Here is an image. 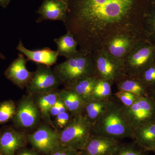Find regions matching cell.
I'll return each mask as SVG.
<instances>
[{
  "mask_svg": "<svg viewBox=\"0 0 155 155\" xmlns=\"http://www.w3.org/2000/svg\"><path fill=\"white\" fill-rule=\"evenodd\" d=\"M91 134L120 140L133 138L134 130L122 104L111 97L107 110L93 126Z\"/></svg>",
  "mask_w": 155,
  "mask_h": 155,
  "instance_id": "obj_1",
  "label": "cell"
},
{
  "mask_svg": "<svg viewBox=\"0 0 155 155\" xmlns=\"http://www.w3.org/2000/svg\"><path fill=\"white\" fill-rule=\"evenodd\" d=\"M53 69L64 85L83 78L96 76L92 54L80 49Z\"/></svg>",
  "mask_w": 155,
  "mask_h": 155,
  "instance_id": "obj_2",
  "label": "cell"
},
{
  "mask_svg": "<svg viewBox=\"0 0 155 155\" xmlns=\"http://www.w3.org/2000/svg\"><path fill=\"white\" fill-rule=\"evenodd\" d=\"M155 60V45L146 39L139 41L123 59L125 73L139 77L154 63Z\"/></svg>",
  "mask_w": 155,
  "mask_h": 155,
  "instance_id": "obj_3",
  "label": "cell"
},
{
  "mask_svg": "<svg viewBox=\"0 0 155 155\" xmlns=\"http://www.w3.org/2000/svg\"><path fill=\"white\" fill-rule=\"evenodd\" d=\"M93 126L83 114L74 116L67 127L58 131L61 145L75 150L82 149L91 135Z\"/></svg>",
  "mask_w": 155,
  "mask_h": 155,
  "instance_id": "obj_4",
  "label": "cell"
},
{
  "mask_svg": "<svg viewBox=\"0 0 155 155\" xmlns=\"http://www.w3.org/2000/svg\"><path fill=\"white\" fill-rule=\"evenodd\" d=\"M95 75L99 79L116 84L125 75L123 60L115 58L101 49L92 54Z\"/></svg>",
  "mask_w": 155,
  "mask_h": 155,
  "instance_id": "obj_5",
  "label": "cell"
},
{
  "mask_svg": "<svg viewBox=\"0 0 155 155\" xmlns=\"http://www.w3.org/2000/svg\"><path fill=\"white\" fill-rule=\"evenodd\" d=\"M62 81L51 67L37 64L33 77L26 87L28 94L35 96L56 90Z\"/></svg>",
  "mask_w": 155,
  "mask_h": 155,
  "instance_id": "obj_6",
  "label": "cell"
},
{
  "mask_svg": "<svg viewBox=\"0 0 155 155\" xmlns=\"http://www.w3.org/2000/svg\"><path fill=\"white\" fill-rule=\"evenodd\" d=\"M124 107L134 130L155 122V104L150 96L139 98L129 107Z\"/></svg>",
  "mask_w": 155,
  "mask_h": 155,
  "instance_id": "obj_7",
  "label": "cell"
},
{
  "mask_svg": "<svg viewBox=\"0 0 155 155\" xmlns=\"http://www.w3.org/2000/svg\"><path fill=\"white\" fill-rule=\"evenodd\" d=\"M27 137L32 148L42 155H51L62 146L58 131L49 125H41Z\"/></svg>",
  "mask_w": 155,
  "mask_h": 155,
  "instance_id": "obj_8",
  "label": "cell"
},
{
  "mask_svg": "<svg viewBox=\"0 0 155 155\" xmlns=\"http://www.w3.org/2000/svg\"><path fill=\"white\" fill-rule=\"evenodd\" d=\"M34 96L28 95L22 98L17 108L13 118L14 124L23 129H31L38 125L41 114Z\"/></svg>",
  "mask_w": 155,
  "mask_h": 155,
  "instance_id": "obj_9",
  "label": "cell"
},
{
  "mask_svg": "<svg viewBox=\"0 0 155 155\" xmlns=\"http://www.w3.org/2000/svg\"><path fill=\"white\" fill-rule=\"evenodd\" d=\"M145 39L142 35L121 34L110 39L102 49L115 58L123 60L137 42Z\"/></svg>",
  "mask_w": 155,
  "mask_h": 155,
  "instance_id": "obj_10",
  "label": "cell"
},
{
  "mask_svg": "<svg viewBox=\"0 0 155 155\" xmlns=\"http://www.w3.org/2000/svg\"><path fill=\"white\" fill-rule=\"evenodd\" d=\"M119 140L91 134L81 155H114L121 144Z\"/></svg>",
  "mask_w": 155,
  "mask_h": 155,
  "instance_id": "obj_11",
  "label": "cell"
},
{
  "mask_svg": "<svg viewBox=\"0 0 155 155\" xmlns=\"http://www.w3.org/2000/svg\"><path fill=\"white\" fill-rule=\"evenodd\" d=\"M24 55L20 53L5 71L6 77L19 88L26 87L33 76L34 72L28 71L27 62Z\"/></svg>",
  "mask_w": 155,
  "mask_h": 155,
  "instance_id": "obj_12",
  "label": "cell"
},
{
  "mask_svg": "<svg viewBox=\"0 0 155 155\" xmlns=\"http://www.w3.org/2000/svg\"><path fill=\"white\" fill-rule=\"evenodd\" d=\"M67 11L68 6L66 2L61 0H44L37 11L39 17L36 22L40 23L50 20L64 22L67 17Z\"/></svg>",
  "mask_w": 155,
  "mask_h": 155,
  "instance_id": "obj_13",
  "label": "cell"
},
{
  "mask_svg": "<svg viewBox=\"0 0 155 155\" xmlns=\"http://www.w3.org/2000/svg\"><path fill=\"white\" fill-rule=\"evenodd\" d=\"M28 142L23 132L10 129L0 136V151L4 155H15L19 150L25 147Z\"/></svg>",
  "mask_w": 155,
  "mask_h": 155,
  "instance_id": "obj_14",
  "label": "cell"
},
{
  "mask_svg": "<svg viewBox=\"0 0 155 155\" xmlns=\"http://www.w3.org/2000/svg\"><path fill=\"white\" fill-rule=\"evenodd\" d=\"M16 49L26 56L27 61H32L37 64H43L48 67L55 64L59 56L57 51H53L49 48L36 50L28 49L23 45L21 40L19 41Z\"/></svg>",
  "mask_w": 155,
  "mask_h": 155,
  "instance_id": "obj_15",
  "label": "cell"
},
{
  "mask_svg": "<svg viewBox=\"0 0 155 155\" xmlns=\"http://www.w3.org/2000/svg\"><path fill=\"white\" fill-rule=\"evenodd\" d=\"M98 78L89 76L81 78L72 83L64 85L65 89L75 92L85 103L92 101L94 88Z\"/></svg>",
  "mask_w": 155,
  "mask_h": 155,
  "instance_id": "obj_16",
  "label": "cell"
},
{
  "mask_svg": "<svg viewBox=\"0 0 155 155\" xmlns=\"http://www.w3.org/2000/svg\"><path fill=\"white\" fill-rule=\"evenodd\" d=\"M119 91H124L133 93L138 97H149L148 88L139 78L126 74L116 82Z\"/></svg>",
  "mask_w": 155,
  "mask_h": 155,
  "instance_id": "obj_17",
  "label": "cell"
},
{
  "mask_svg": "<svg viewBox=\"0 0 155 155\" xmlns=\"http://www.w3.org/2000/svg\"><path fill=\"white\" fill-rule=\"evenodd\" d=\"M58 95L67 110L73 116L82 114L86 103L77 94L64 88L58 91Z\"/></svg>",
  "mask_w": 155,
  "mask_h": 155,
  "instance_id": "obj_18",
  "label": "cell"
},
{
  "mask_svg": "<svg viewBox=\"0 0 155 155\" xmlns=\"http://www.w3.org/2000/svg\"><path fill=\"white\" fill-rule=\"evenodd\" d=\"M132 139L140 147L150 151L155 141V122L134 130Z\"/></svg>",
  "mask_w": 155,
  "mask_h": 155,
  "instance_id": "obj_19",
  "label": "cell"
},
{
  "mask_svg": "<svg viewBox=\"0 0 155 155\" xmlns=\"http://www.w3.org/2000/svg\"><path fill=\"white\" fill-rule=\"evenodd\" d=\"M58 91L56 90L50 92L35 95L37 96L36 102L39 109L41 117L48 123V125L54 128L53 122L51 119L50 110L58 99Z\"/></svg>",
  "mask_w": 155,
  "mask_h": 155,
  "instance_id": "obj_20",
  "label": "cell"
},
{
  "mask_svg": "<svg viewBox=\"0 0 155 155\" xmlns=\"http://www.w3.org/2000/svg\"><path fill=\"white\" fill-rule=\"evenodd\" d=\"M57 46V52L60 56L66 59L72 57L78 51V44L71 32L67 31L64 35L54 39Z\"/></svg>",
  "mask_w": 155,
  "mask_h": 155,
  "instance_id": "obj_21",
  "label": "cell"
},
{
  "mask_svg": "<svg viewBox=\"0 0 155 155\" xmlns=\"http://www.w3.org/2000/svg\"><path fill=\"white\" fill-rule=\"evenodd\" d=\"M110 98L102 101H92L86 103L82 114L93 125L107 110Z\"/></svg>",
  "mask_w": 155,
  "mask_h": 155,
  "instance_id": "obj_22",
  "label": "cell"
},
{
  "mask_svg": "<svg viewBox=\"0 0 155 155\" xmlns=\"http://www.w3.org/2000/svg\"><path fill=\"white\" fill-rule=\"evenodd\" d=\"M143 31L147 40L155 45V5L150 4L146 11Z\"/></svg>",
  "mask_w": 155,
  "mask_h": 155,
  "instance_id": "obj_23",
  "label": "cell"
},
{
  "mask_svg": "<svg viewBox=\"0 0 155 155\" xmlns=\"http://www.w3.org/2000/svg\"><path fill=\"white\" fill-rule=\"evenodd\" d=\"M112 85L110 81L98 78L93 91V101H102L111 98L112 97Z\"/></svg>",
  "mask_w": 155,
  "mask_h": 155,
  "instance_id": "obj_24",
  "label": "cell"
},
{
  "mask_svg": "<svg viewBox=\"0 0 155 155\" xmlns=\"http://www.w3.org/2000/svg\"><path fill=\"white\" fill-rule=\"evenodd\" d=\"M17 108L11 100L5 101L0 104V124H4L13 119L16 114Z\"/></svg>",
  "mask_w": 155,
  "mask_h": 155,
  "instance_id": "obj_25",
  "label": "cell"
},
{
  "mask_svg": "<svg viewBox=\"0 0 155 155\" xmlns=\"http://www.w3.org/2000/svg\"><path fill=\"white\" fill-rule=\"evenodd\" d=\"M148 152L133 141L126 144L121 143L114 155H146Z\"/></svg>",
  "mask_w": 155,
  "mask_h": 155,
  "instance_id": "obj_26",
  "label": "cell"
},
{
  "mask_svg": "<svg viewBox=\"0 0 155 155\" xmlns=\"http://www.w3.org/2000/svg\"><path fill=\"white\" fill-rule=\"evenodd\" d=\"M73 117V115L68 111L58 114L53 122L54 129L58 131L63 130L71 122Z\"/></svg>",
  "mask_w": 155,
  "mask_h": 155,
  "instance_id": "obj_27",
  "label": "cell"
},
{
  "mask_svg": "<svg viewBox=\"0 0 155 155\" xmlns=\"http://www.w3.org/2000/svg\"><path fill=\"white\" fill-rule=\"evenodd\" d=\"M114 95L121 102L125 107L128 108L132 105L139 98L133 93L124 91H118Z\"/></svg>",
  "mask_w": 155,
  "mask_h": 155,
  "instance_id": "obj_28",
  "label": "cell"
},
{
  "mask_svg": "<svg viewBox=\"0 0 155 155\" xmlns=\"http://www.w3.org/2000/svg\"><path fill=\"white\" fill-rule=\"evenodd\" d=\"M148 88L155 85V64L145 70L139 77Z\"/></svg>",
  "mask_w": 155,
  "mask_h": 155,
  "instance_id": "obj_29",
  "label": "cell"
},
{
  "mask_svg": "<svg viewBox=\"0 0 155 155\" xmlns=\"http://www.w3.org/2000/svg\"><path fill=\"white\" fill-rule=\"evenodd\" d=\"M67 111V109L64 103L60 99L59 97H58V99L57 100L55 104L54 105L50 110V116L55 117L58 114Z\"/></svg>",
  "mask_w": 155,
  "mask_h": 155,
  "instance_id": "obj_30",
  "label": "cell"
},
{
  "mask_svg": "<svg viewBox=\"0 0 155 155\" xmlns=\"http://www.w3.org/2000/svg\"><path fill=\"white\" fill-rule=\"evenodd\" d=\"M51 155H81L80 151L71 149L63 146L60 147Z\"/></svg>",
  "mask_w": 155,
  "mask_h": 155,
  "instance_id": "obj_31",
  "label": "cell"
},
{
  "mask_svg": "<svg viewBox=\"0 0 155 155\" xmlns=\"http://www.w3.org/2000/svg\"><path fill=\"white\" fill-rule=\"evenodd\" d=\"M15 155H41V154L34 149L24 147L18 150Z\"/></svg>",
  "mask_w": 155,
  "mask_h": 155,
  "instance_id": "obj_32",
  "label": "cell"
},
{
  "mask_svg": "<svg viewBox=\"0 0 155 155\" xmlns=\"http://www.w3.org/2000/svg\"><path fill=\"white\" fill-rule=\"evenodd\" d=\"M148 92L149 96L153 99L155 104V85L149 87L148 88Z\"/></svg>",
  "mask_w": 155,
  "mask_h": 155,
  "instance_id": "obj_33",
  "label": "cell"
},
{
  "mask_svg": "<svg viewBox=\"0 0 155 155\" xmlns=\"http://www.w3.org/2000/svg\"><path fill=\"white\" fill-rule=\"evenodd\" d=\"M11 0H0V6L6 8L10 4Z\"/></svg>",
  "mask_w": 155,
  "mask_h": 155,
  "instance_id": "obj_34",
  "label": "cell"
},
{
  "mask_svg": "<svg viewBox=\"0 0 155 155\" xmlns=\"http://www.w3.org/2000/svg\"><path fill=\"white\" fill-rule=\"evenodd\" d=\"M150 151H152L155 154V141L153 144L152 146L151 147L150 149Z\"/></svg>",
  "mask_w": 155,
  "mask_h": 155,
  "instance_id": "obj_35",
  "label": "cell"
},
{
  "mask_svg": "<svg viewBox=\"0 0 155 155\" xmlns=\"http://www.w3.org/2000/svg\"><path fill=\"white\" fill-rule=\"evenodd\" d=\"M150 4H153L155 5V0H148Z\"/></svg>",
  "mask_w": 155,
  "mask_h": 155,
  "instance_id": "obj_36",
  "label": "cell"
},
{
  "mask_svg": "<svg viewBox=\"0 0 155 155\" xmlns=\"http://www.w3.org/2000/svg\"><path fill=\"white\" fill-rule=\"evenodd\" d=\"M0 58H2V59H5V57L4 55L2 54L1 52H0Z\"/></svg>",
  "mask_w": 155,
  "mask_h": 155,
  "instance_id": "obj_37",
  "label": "cell"
},
{
  "mask_svg": "<svg viewBox=\"0 0 155 155\" xmlns=\"http://www.w3.org/2000/svg\"><path fill=\"white\" fill-rule=\"evenodd\" d=\"M61 1H64V2H67V0H61Z\"/></svg>",
  "mask_w": 155,
  "mask_h": 155,
  "instance_id": "obj_38",
  "label": "cell"
},
{
  "mask_svg": "<svg viewBox=\"0 0 155 155\" xmlns=\"http://www.w3.org/2000/svg\"><path fill=\"white\" fill-rule=\"evenodd\" d=\"M0 155H4L2 153L1 151H0Z\"/></svg>",
  "mask_w": 155,
  "mask_h": 155,
  "instance_id": "obj_39",
  "label": "cell"
},
{
  "mask_svg": "<svg viewBox=\"0 0 155 155\" xmlns=\"http://www.w3.org/2000/svg\"><path fill=\"white\" fill-rule=\"evenodd\" d=\"M154 63H155V62H154Z\"/></svg>",
  "mask_w": 155,
  "mask_h": 155,
  "instance_id": "obj_40",
  "label": "cell"
}]
</instances>
